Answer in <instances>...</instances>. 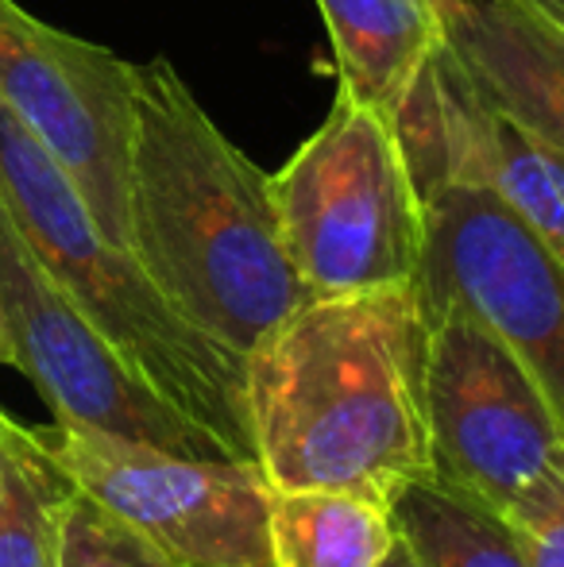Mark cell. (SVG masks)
<instances>
[{"label": "cell", "mask_w": 564, "mask_h": 567, "mask_svg": "<svg viewBox=\"0 0 564 567\" xmlns=\"http://www.w3.org/2000/svg\"><path fill=\"white\" fill-rule=\"evenodd\" d=\"M332 43L345 97L394 113L429 54L444 43V23L429 0H317Z\"/></svg>", "instance_id": "7c38bea8"}, {"label": "cell", "mask_w": 564, "mask_h": 567, "mask_svg": "<svg viewBox=\"0 0 564 567\" xmlns=\"http://www.w3.org/2000/svg\"><path fill=\"white\" fill-rule=\"evenodd\" d=\"M429 4L437 8V16H441V23H444V16H452V12H457V8L464 4V0H429Z\"/></svg>", "instance_id": "ffe728a7"}, {"label": "cell", "mask_w": 564, "mask_h": 567, "mask_svg": "<svg viewBox=\"0 0 564 567\" xmlns=\"http://www.w3.org/2000/svg\"><path fill=\"white\" fill-rule=\"evenodd\" d=\"M522 4H530L537 16H545L553 28L564 31V0H522Z\"/></svg>", "instance_id": "ac0fdd59"}, {"label": "cell", "mask_w": 564, "mask_h": 567, "mask_svg": "<svg viewBox=\"0 0 564 567\" xmlns=\"http://www.w3.org/2000/svg\"><path fill=\"white\" fill-rule=\"evenodd\" d=\"M391 517L418 567H530L506 517L437 478L402 486L391 498Z\"/></svg>", "instance_id": "5bb4252c"}, {"label": "cell", "mask_w": 564, "mask_h": 567, "mask_svg": "<svg viewBox=\"0 0 564 567\" xmlns=\"http://www.w3.org/2000/svg\"><path fill=\"white\" fill-rule=\"evenodd\" d=\"M383 567H418L414 556H410V548L402 545V537H394V545H391V553H387Z\"/></svg>", "instance_id": "d6986e66"}, {"label": "cell", "mask_w": 564, "mask_h": 567, "mask_svg": "<svg viewBox=\"0 0 564 567\" xmlns=\"http://www.w3.org/2000/svg\"><path fill=\"white\" fill-rule=\"evenodd\" d=\"M129 251L189 324L244 359L314 301L286 251L271 174L213 124L171 59L136 74Z\"/></svg>", "instance_id": "7a4b0ae2"}, {"label": "cell", "mask_w": 564, "mask_h": 567, "mask_svg": "<svg viewBox=\"0 0 564 567\" xmlns=\"http://www.w3.org/2000/svg\"><path fill=\"white\" fill-rule=\"evenodd\" d=\"M271 567H383L391 502L352 491H271Z\"/></svg>", "instance_id": "4fadbf2b"}, {"label": "cell", "mask_w": 564, "mask_h": 567, "mask_svg": "<svg viewBox=\"0 0 564 567\" xmlns=\"http://www.w3.org/2000/svg\"><path fill=\"white\" fill-rule=\"evenodd\" d=\"M0 321L8 340V367H16L39 390L59 425L93 429L182 455H221L217 444L189 425L171 402H163L140 379L136 367L101 337L98 324L62 293L4 209Z\"/></svg>", "instance_id": "9c48e42d"}, {"label": "cell", "mask_w": 564, "mask_h": 567, "mask_svg": "<svg viewBox=\"0 0 564 567\" xmlns=\"http://www.w3.org/2000/svg\"><path fill=\"white\" fill-rule=\"evenodd\" d=\"M433 478L522 522L564 483V429L503 340L457 301H422Z\"/></svg>", "instance_id": "5b68a950"}, {"label": "cell", "mask_w": 564, "mask_h": 567, "mask_svg": "<svg viewBox=\"0 0 564 567\" xmlns=\"http://www.w3.org/2000/svg\"><path fill=\"white\" fill-rule=\"evenodd\" d=\"M0 209L43 270L140 379L221 455L256 463L248 359L189 324L121 244L101 231L59 158L0 105Z\"/></svg>", "instance_id": "3957f363"}, {"label": "cell", "mask_w": 564, "mask_h": 567, "mask_svg": "<svg viewBox=\"0 0 564 567\" xmlns=\"http://www.w3.org/2000/svg\"><path fill=\"white\" fill-rule=\"evenodd\" d=\"M66 494L31 425L0 410V567H62Z\"/></svg>", "instance_id": "9a60e30c"}, {"label": "cell", "mask_w": 564, "mask_h": 567, "mask_svg": "<svg viewBox=\"0 0 564 567\" xmlns=\"http://www.w3.org/2000/svg\"><path fill=\"white\" fill-rule=\"evenodd\" d=\"M418 286L314 298L248 351L256 467L271 491L391 502L433 478Z\"/></svg>", "instance_id": "6da1fadb"}, {"label": "cell", "mask_w": 564, "mask_h": 567, "mask_svg": "<svg viewBox=\"0 0 564 567\" xmlns=\"http://www.w3.org/2000/svg\"><path fill=\"white\" fill-rule=\"evenodd\" d=\"M271 182L286 251L314 298L414 282L425 202L391 113L337 93Z\"/></svg>", "instance_id": "277c9868"}, {"label": "cell", "mask_w": 564, "mask_h": 567, "mask_svg": "<svg viewBox=\"0 0 564 567\" xmlns=\"http://www.w3.org/2000/svg\"><path fill=\"white\" fill-rule=\"evenodd\" d=\"M0 367H8V340H4V321H0Z\"/></svg>", "instance_id": "44dd1931"}, {"label": "cell", "mask_w": 564, "mask_h": 567, "mask_svg": "<svg viewBox=\"0 0 564 567\" xmlns=\"http://www.w3.org/2000/svg\"><path fill=\"white\" fill-rule=\"evenodd\" d=\"M444 43L472 85L564 155V31L522 0H464Z\"/></svg>", "instance_id": "8fae6325"}, {"label": "cell", "mask_w": 564, "mask_h": 567, "mask_svg": "<svg viewBox=\"0 0 564 567\" xmlns=\"http://www.w3.org/2000/svg\"><path fill=\"white\" fill-rule=\"evenodd\" d=\"M530 567H564V483L522 522H514Z\"/></svg>", "instance_id": "e0dca14e"}, {"label": "cell", "mask_w": 564, "mask_h": 567, "mask_svg": "<svg viewBox=\"0 0 564 567\" xmlns=\"http://www.w3.org/2000/svg\"><path fill=\"white\" fill-rule=\"evenodd\" d=\"M140 66L0 0V105L74 178L93 220L129 251V163Z\"/></svg>", "instance_id": "ba28073f"}, {"label": "cell", "mask_w": 564, "mask_h": 567, "mask_svg": "<svg viewBox=\"0 0 564 567\" xmlns=\"http://www.w3.org/2000/svg\"><path fill=\"white\" fill-rule=\"evenodd\" d=\"M31 433L74 491L178 567H271V486L256 463L182 455L59 421Z\"/></svg>", "instance_id": "8992f818"}, {"label": "cell", "mask_w": 564, "mask_h": 567, "mask_svg": "<svg viewBox=\"0 0 564 567\" xmlns=\"http://www.w3.org/2000/svg\"><path fill=\"white\" fill-rule=\"evenodd\" d=\"M62 567H178L116 514L70 486L62 509Z\"/></svg>", "instance_id": "2e32d148"}, {"label": "cell", "mask_w": 564, "mask_h": 567, "mask_svg": "<svg viewBox=\"0 0 564 567\" xmlns=\"http://www.w3.org/2000/svg\"><path fill=\"white\" fill-rule=\"evenodd\" d=\"M418 298L457 301L526 367L564 429V267L480 174L452 166L422 186Z\"/></svg>", "instance_id": "52a82bcc"}, {"label": "cell", "mask_w": 564, "mask_h": 567, "mask_svg": "<svg viewBox=\"0 0 564 567\" xmlns=\"http://www.w3.org/2000/svg\"><path fill=\"white\" fill-rule=\"evenodd\" d=\"M429 70L437 97V143L425 155L422 186L452 166L480 174L564 267V155L511 113L491 105L449 43L437 47Z\"/></svg>", "instance_id": "30bf717a"}]
</instances>
